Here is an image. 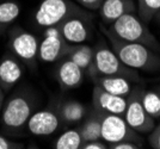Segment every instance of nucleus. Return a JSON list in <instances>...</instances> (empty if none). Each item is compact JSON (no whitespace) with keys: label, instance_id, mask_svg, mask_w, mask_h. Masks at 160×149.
Instances as JSON below:
<instances>
[{"label":"nucleus","instance_id":"obj_30","mask_svg":"<svg viewBox=\"0 0 160 149\" xmlns=\"http://www.w3.org/2000/svg\"><path fill=\"white\" fill-rule=\"evenodd\" d=\"M154 19H157V22H158V23H159V24H160V12H159V13H158V14H157V17H155Z\"/></svg>","mask_w":160,"mask_h":149},{"label":"nucleus","instance_id":"obj_10","mask_svg":"<svg viewBox=\"0 0 160 149\" xmlns=\"http://www.w3.org/2000/svg\"><path fill=\"white\" fill-rule=\"evenodd\" d=\"M91 16L84 17V16H75L71 17L62 24H60V31L62 37L66 40L68 44H82L88 40L91 30Z\"/></svg>","mask_w":160,"mask_h":149},{"label":"nucleus","instance_id":"obj_5","mask_svg":"<svg viewBox=\"0 0 160 149\" xmlns=\"http://www.w3.org/2000/svg\"><path fill=\"white\" fill-rule=\"evenodd\" d=\"M32 112L33 104L31 98L23 92H17L11 95L4 104L1 112V124L11 132L18 131L27 127V123Z\"/></svg>","mask_w":160,"mask_h":149},{"label":"nucleus","instance_id":"obj_13","mask_svg":"<svg viewBox=\"0 0 160 149\" xmlns=\"http://www.w3.org/2000/svg\"><path fill=\"white\" fill-rule=\"evenodd\" d=\"M85 70L72 60L62 57L56 68V80L63 91L79 87L84 81Z\"/></svg>","mask_w":160,"mask_h":149},{"label":"nucleus","instance_id":"obj_29","mask_svg":"<svg viewBox=\"0 0 160 149\" xmlns=\"http://www.w3.org/2000/svg\"><path fill=\"white\" fill-rule=\"evenodd\" d=\"M4 102H5V93H4V89H2L1 86H0V108H2Z\"/></svg>","mask_w":160,"mask_h":149},{"label":"nucleus","instance_id":"obj_2","mask_svg":"<svg viewBox=\"0 0 160 149\" xmlns=\"http://www.w3.org/2000/svg\"><path fill=\"white\" fill-rule=\"evenodd\" d=\"M102 31L123 42L141 43L152 49H158V43L154 35L147 26V23L135 13H127L110 24L109 27L102 26Z\"/></svg>","mask_w":160,"mask_h":149},{"label":"nucleus","instance_id":"obj_11","mask_svg":"<svg viewBox=\"0 0 160 149\" xmlns=\"http://www.w3.org/2000/svg\"><path fill=\"white\" fill-rule=\"evenodd\" d=\"M60 117L54 110H40L32 112L27 123V129L35 136H49L60 127Z\"/></svg>","mask_w":160,"mask_h":149},{"label":"nucleus","instance_id":"obj_4","mask_svg":"<svg viewBox=\"0 0 160 149\" xmlns=\"http://www.w3.org/2000/svg\"><path fill=\"white\" fill-rule=\"evenodd\" d=\"M93 49V61L90 69L87 70L88 75L92 79L96 76L104 75H122L132 80L139 79L136 70L127 67L121 61L112 50V48H109L105 43H98Z\"/></svg>","mask_w":160,"mask_h":149},{"label":"nucleus","instance_id":"obj_21","mask_svg":"<svg viewBox=\"0 0 160 149\" xmlns=\"http://www.w3.org/2000/svg\"><path fill=\"white\" fill-rule=\"evenodd\" d=\"M82 137L80 135L79 129H69L62 132L56 141L54 142L55 149H81L82 147Z\"/></svg>","mask_w":160,"mask_h":149},{"label":"nucleus","instance_id":"obj_27","mask_svg":"<svg viewBox=\"0 0 160 149\" xmlns=\"http://www.w3.org/2000/svg\"><path fill=\"white\" fill-rule=\"evenodd\" d=\"M80 6L84 7L85 10H91V11H96L99 10L100 5L103 4L104 0H77Z\"/></svg>","mask_w":160,"mask_h":149},{"label":"nucleus","instance_id":"obj_6","mask_svg":"<svg viewBox=\"0 0 160 149\" xmlns=\"http://www.w3.org/2000/svg\"><path fill=\"white\" fill-rule=\"evenodd\" d=\"M8 48L20 61L29 67H36L40 41L33 34L20 26L11 27L8 31Z\"/></svg>","mask_w":160,"mask_h":149},{"label":"nucleus","instance_id":"obj_31","mask_svg":"<svg viewBox=\"0 0 160 149\" xmlns=\"http://www.w3.org/2000/svg\"><path fill=\"white\" fill-rule=\"evenodd\" d=\"M159 92H160V88H159Z\"/></svg>","mask_w":160,"mask_h":149},{"label":"nucleus","instance_id":"obj_3","mask_svg":"<svg viewBox=\"0 0 160 149\" xmlns=\"http://www.w3.org/2000/svg\"><path fill=\"white\" fill-rule=\"evenodd\" d=\"M75 16L90 17L84 7L71 0H41L35 12V22L41 27L59 26L65 21Z\"/></svg>","mask_w":160,"mask_h":149},{"label":"nucleus","instance_id":"obj_9","mask_svg":"<svg viewBox=\"0 0 160 149\" xmlns=\"http://www.w3.org/2000/svg\"><path fill=\"white\" fill-rule=\"evenodd\" d=\"M124 119L130 128L139 134H149L155 127V119L147 113L140 99V91H134L128 95Z\"/></svg>","mask_w":160,"mask_h":149},{"label":"nucleus","instance_id":"obj_1","mask_svg":"<svg viewBox=\"0 0 160 149\" xmlns=\"http://www.w3.org/2000/svg\"><path fill=\"white\" fill-rule=\"evenodd\" d=\"M103 34L107 36L112 50L118 56V59L127 67L132 68L134 70L147 72H153L160 68V56L157 53H154V49L141 43L120 41L105 32Z\"/></svg>","mask_w":160,"mask_h":149},{"label":"nucleus","instance_id":"obj_14","mask_svg":"<svg viewBox=\"0 0 160 149\" xmlns=\"http://www.w3.org/2000/svg\"><path fill=\"white\" fill-rule=\"evenodd\" d=\"M24 74L20 60L12 53H7L0 59V86L10 91L20 81Z\"/></svg>","mask_w":160,"mask_h":149},{"label":"nucleus","instance_id":"obj_20","mask_svg":"<svg viewBox=\"0 0 160 149\" xmlns=\"http://www.w3.org/2000/svg\"><path fill=\"white\" fill-rule=\"evenodd\" d=\"M22 7L18 1L7 0L0 2V31L13 24L19 17Z\"/></svg>","mask_w":160,"mask_h":149},{"label":"nucleus","instance_id":"obj_25","mask_svg":"<svg viewBox=\"0 0 160 149\" xmlns=\"http://www.w3.org/2000/svg\"><path fill=\"white\" fill-rule=\"evenodd\" d=\"M108 148L109 149H139L141 148V144L136 142H132V141H122V142L109 144Z\"/></svg>","mask_w":160,"mask_h":149},{"label":"nucleus","instance_id":"obj_24","mask_svg":"<svg viewBox=\"0 0 160 149\" xmlns=\"http://www.w3.org/2000/svg\"><path fill=\"white\" fill-rule=\"evenodd\" d=\"M148 142H149L152 148L160 149V123L158 125H155L153 128V130L149 132Z\"/></svg>","mask_w":160,"mask_h":149},{"label":"nucleus","instance_id":"obj_26","mask_svg":"<svg viewBox=\"0 0 160 149\" xmlns=\"http://www.w3.org/2000/svg\"><path fill=\"white\" fill-rule=\"evenodd\" d=\"M24 146L19 142H14L8 140L5 136L0 135V149H20Z\"/></svg>","mask_w":160,"mask_h":149},{"label":"nucleus","instance_id":"obj_17","mask_svg":"<svg viewBox=\"0 0 160 149\" xmlns=\"http://www.w3.org/2000/svg\"><path fill=\"white\" fill-rule=\"evenodd\" d=\"M60 119L66 124H75L81 122L86 116V106L78 100L62 102L56 110Z\"/></svg>","mask_w":160,"mask_h":149},{"label":"nucleus","instance_id":"obj_12","mask_svg":"<svg viewBox=\"0 0 160 149\" xmlns=\"http://www.w3.org/2000/svg\"><path fill=\"white\" fill-rule=\"evenodd\" d=\"M127 98L128 97L109 93L103 88L94 85L92 102H93L94 110L97 112L123 116L127 108Z\"/></svg>","mask_w":160,"mask_h":149},{"label":"nucleus","instance_id":"obj_28","mask_svg":"<svg viewBox=\"0 0 160 149\" xmlns=\"http://www.w3.org/2000/svg\"><path fill=\"white\" fill-rule=\"evenodd\" d=\"M81 149H108V144L103 140H93L82 143Z\"/></svg>","mask_w":160,"mask_h":149},{"label":"nucleus","instance_id":"obj_7","mask_svg":"<svg viewBox=\"0 0 160 149\" xmlns=\"http://www.w3.org/2000/svg\"><path fill=\"white\" fill-rule=\"evenodd\" d=\"M102 140L108 146L122 141H132L141 144L138 132L128 125L124 117L111 113H102Z\"/></svg>","mask_w":160,"mask_h":149},{"label":"nucleus","instance_id":"obj_16","mask_svg":"<svg viewBox=\"0 0 160 149\" xmlns=\"http://www.w3.org/2000/svg\"><path fill=\"white\" fill-rule=\"evenodd\" d=\"M96 86L103 88L109 93L116 95L128 97L133 92L132 79L122 75H104V76H96L92 79Z\"/></svg>","mask_w":160,"mask_h":149},{"label":"nucleus","instance_id":"obj_19","mask_svg":"<svg viewBox=\"0 0 160 149\" xmlns=\"http://www.w3.org/2000/svg\"><path fill=\"white\" fill-rule=\"evenodd\" d=\"M79 132L84 142L102 140V113L96 111V113L88 116L79 128Z\"/></svg>","mask_w":160,"mask_h":149},{"label":"nucleus","instance_id":"obj_15","mask_svg":"<svg viewBox=\"0 0 160 149\" xmlns=\"http://www.w3.org/2000/svg\"><path fill=\"white\" fill-rule=\"evenodd\" d=\"M136 5L133 0H104L99 7V14L104 24L110 25L127 13H134Z\"/></svg>","mask_w":160,"mask_h":149},{"label":"nucleus","instance_id":"obj_18","mask_svg":"<svg viewBox=\"0 0 160 149\" xmlns=\"http://www.w3.org/2000/svg\"><path fill=\"white\" fill-rule=\"evenodd\" d=\"M93 48L87 46L85 43H82V44H73V46L71 44L65 57L72 60L80 68H82L85 72H87L91 67V65H92V61H93Z\"/></svg>","mask_w":160,"mask_h":149},{"label":"nucleus","instance_id":"obj_8","mask_svg":"<svg viewBox=\"0 0 160 149\" xmlns=\"http://www.w3.org/2000/svg\"><path fill=\"white\" fill-rule=\"evenodd\" d=\"M66 40L62 37L60 26L47 27L43 32V38L40 41L38 60L44 63H53L65 57L69 49Z\"/></svg>","mask_w":160,"mask_h":149},{"label":"nucleus","instance_id":"obj_22","mask_svg":"<svg viewBox=\"0 0 160 149\" xmlns=\"http://www.w3.org/2000/svg\"><path fill=\"white\" fill-rule=\"evenodd\" d=\"M142 106L147 113L155 118H160V92L159 91H143L140 92Z\"/></svg>","mask_w":160,"mask_h":149},{"label":"nucleus","instance_id":"obj_23","mask_svg":"<svg viewBox=\"0 0 160 149\" xmlns=\"http://www.w3.org/2000/svg\"><path fill=\"white\" fill-rule=\"evenodd\" d=\"M138 16L145 23L152 22L160 12V0H138Z\"/></svg>","mask_w":160,"mask_h":149}]
</instances>
